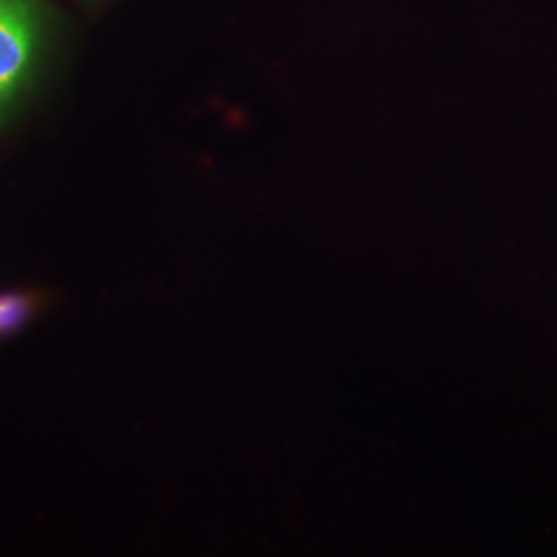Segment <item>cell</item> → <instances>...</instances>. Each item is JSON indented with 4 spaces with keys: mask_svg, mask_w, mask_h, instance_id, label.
I'll list each match as a JSON object with an SVG mask.
<instances>
[{
    "mask_svg": "<svg viewBox=\"0 0 557 557\" xmlns=\"http://www.w3.org/2000/svg\"><path fill=\"white\" fill-rule=\"evenodd\" d=\"M46 21L38 0H0V128L32 91Z\"/></svg>",
    "mask_w": 557,
    "mask_h": 557,
    "instance_id": "6da1fadb",
    "label": "cell"
},
{
    "mask_svg": "<svg viewBox=\"0 0 557 557\" xmlns=\"http://www.w3.org/2000/svg\"><path fill=\"white\" fill-rule=\"evenodd\" d=\"M46 296L38 289H4L0 292V341L23 333L40 317Z\"/></svg>",
    "mask_w": 557,
    "mask_h": 557,
    "instance_id": "7a4b0ae2",
    "label": "cell"
}]
</instances>
